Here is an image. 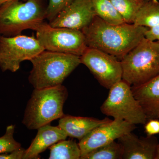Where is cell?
Instances as JSON below:
<instances>
[{"mask_svg": "<svg viewBox=\"0 0 159 159\" xmlns=\"http://www.w3.org/2000/svg\"><path fill=\"white\" fill-rule=\"evenodd\" d=\"M147 29L127 23L112 25L96 16L82 31L88 48L98 49L121 59L145 38Z\"/></svg>", "mask_w": 159, "mask_h": 159, "instance_id": "1", "label": "cell"}, {"mask_svg": "<svg viewBox=\"0 0 159 159\" xmlns=\"http://www.w3.org/2000/svg\"><path fill=\"white\" fill-rule=\"evenodd\" d=\"M30 61L32 68L28 79L34 89L61 85L81 64L79 56L47 50L41 52Z\"/></svg>", "mask_w": 159, "mask_h": 159, "instance_id": "2", "label": "cell"}, {"mask_svg": "<svg viewBox=\"0 0 159 159\" xmlns=\"http://www.w3.org/2000/svg\"><path fill=\"white\" fill-rule=\"evenodd\" d=\"M68 97L67 89L62 84L34 89L26 106L23 124L33 130L60 119L65 115L64 105Z\"/></svg>", "mask_w": 159, "mask_h": 159, "instance_id": "3", "label": "cell"}, {"mask_svg": "<svg viewBox=\"0 0 159 159\" xmlns=\"http://www.w3.org/2000/svg\"><path fill=\"white\" fill-rule=\"evenodd\" d=\"M11 0L0 6V35L14 36L35 30L46 19L48 0Z\"/></svg>", "mask_w": 159, "mask_h": 159, "instance_id": "4", "label": "cell"}, {"mask_svg": "<svg viewBox=\"0 0 159 159\" xmlns=\"http://www.w3.org/2000/svg\"><path fill=\"white\" fill-rule=\"evenodd\" d=\"M120 61L122 80L131 86L148 82L159 74V43L144 38Z\"/></svg>", "mask_w": 159, "mask_h": 159, "instance_id": "5", "label": "cell"}, {"mask_svg": "<svg viewBox=\"0 0 159 159\" xmlns=\"http://www.w3.org/2000/svg\"><path fill=\"white\" fill-rule=\"evenodd\" d=\"M109 90L108 97L100 107L102 113L135 125L147 122L144 110L134 97L129 84L122 80Z\"/></svg>", "mask_w": 159, "mask_h": 159, "instance_id": "6", "label": "cell"}, {"mask_svg": "<svg viewBox=\"0 0 159 159\" xmlns=\"http://www.w3.org/2000/svg\"><path fill=\"white\" fill-rule=\"evenodd\" d=\"M34 31L36 38L47 51L80 57L88 48L81 30L53 27L49 23L44 21Z\"/></svg>", "mask_w": 159, "mask_h": 159, "instance_id": "7", "label": "cell"}, {"mask_svg": "<svg viewBox=\"0 0 159 159\" xmlns=\"http://www.w3.org/2000/svg\"><path fill=\"white\" fill-rule=\"evenodd\" d=\"M45 49L36 38L0 35V69L15 73L25 61H31Z\"/></svg>", "mask_w": 159, "mask_h": 159, "instance_id": "8", "label": "cell"}, {"mask_svg": "<svg viewBox=\"0 0 159 159\" xmlns=\"http://www.w3.org/2000/svg\"><path fill=\"white\" fill-rule=\"evenodd\" d=\"M85 65L103 87L109 89L122 80L121 61L116 57L98 49L88 48L80 56Z\"/></svg>", "mask_w": 159, "mask_h": 159, "instance_id": "9", "label": "cell"}, {"mask_svg": "<svg viewBox=\"0 0 159 159\" xmlns=\"http://www.w3.org/2000/svg\"><path fill=\"white\" fill-rule=\"evenodd\" d=\"M135 128V125L119 119L111 120L96 127L80 140L78 144L81 157L98 147L118 140Z\"/></svg>", "mask_w": 159, "mask_h": 159, "instance_id": "10", "label": "cell"}, {"mask_svg": "<svg viewBox=\"0 0 159 159\" xmlns=\"http://www.w3.org/2000/svg\"><path fill=\"white\" fill-rule=\"evenodd\" d=\"M96 16L92 0H73L49 24L81 30L87 27Z\"/></svg>", "mask_w": 159, "mask_h": 159, "instance_id": "11", "label": "cell"}, {"mask_svg": "<svg viewBox=\"0 0 159 159\" xmlns=\"http://www.w3.org/2000/svg\"><path fill=\"white\" fill-rule=\"evenodd\" d=\"M122 145V159H155L159 143L156 137H139L130 132L118 139Z\"/></svg>", "mask_w": 159, "mask_h": 159, "instance_id": "12", "label": "cell"}, {"mask_svg": "<svg viewBox=\"0 0 159 159\" xmlns=\"http://www.w3.org/2000/svg\"><path fill=\"white\" fill-rule=\"evenodd\" d=\"M37 134L29 148L25 150L23 159H38L40 154L57 142L66 139L68 136L59 126L50 124L37 129Z\"/></svg>", "mask_w": 159, "mask_h": 159, "instance_id": "13", "label": "cell"}, {"mask_svg": "<svg viewBox=\"0 0 159 159\" xmlns=\"http://www.w3.org/2000/svg\"><path fill=\"white\" fill-rule=\"evenodd\" d=\"M134 97L142 106L147 119L159 118V74L141 85L131 86Z\"/></svg>", "mask_w": 159, "mask_h": 159, "instance_id": "14", "label": "cell"}, {"mask_svg": "<svg viewBox=\"0 0 159 159\" xmlns=\"http://www.w3.org/2000/svg\"><path fill=\"white\" fill-rule=\"evenodd\" d=\"M111 119H99L91 117L64 115L59 119L58 126L68 137L80 140L94 129L109 122Z\"/></svg>", "mask_w": 159, "mask_h": 159, "instance_id": "15", "label": "cell"}, {"mask_svg": "<svg viewBox=\"0 0 159 159\" xmlns=\"http://www.w3.org/2000/svg\"><path fill=\"white\" fill-rule=\"evenodd\" d=\"M159 23V2L147 0L137 12L133 24L150 28Z\"/></svg>", "mask_w": 159, "mask_h": 159, "instance_id": "16", "label": "cell"}, {"mask_svg": "<svg viewBox=\"0 0 159 159\" xmlns=\"http://www.w3.org/2000/svg\"><path fill=\"white\" fill-rule=\"evenodd\" d=\"M49 148L50 159H79L81 157L79 144L73 140H61Z\"/></svg>", "mask_w": 159, "mask_h": 159, "instance_id": "17", "label": "cell"}, {"mask_svg": "<svg viewBox=\"0 0 159 159\" xmlns=\"http://www.w3.org/2000/svg\"><path fill=\"white\" fill-rule=\"evenodd\" d=\"M96 16L112 25L125 23L111 0H92Z\"/></svg>", "mask_w": 159, "mask_h": 159, "instance_id": "18", "label": "cell"}, {"mask_svg": "<svg viewBox=\"0 0 159 159\" xmlns=\"http://www.w3.org/2000/svg\"><path fill=\"white\" fill-rule=\"evenodd\" d=\"M125 23L133 24L138 11L147 0H111Z\"/></svg>", "mask_w": 159, "mask_h": 159, "instance_id": "19", "label": "cell"}, {"mask_svg": "<svg viewBox=\"0 0 159 159\" xmlns=\"http://www.w3.org/2000/svg\"><path fill=\"white\" fill-rule=\"evenodd\" d=\"M122 145L116 141L100 146L81 157V159H122Z\"/></svg>", "mask_w": 159, "mask_h": 159, "instance_id": "20", "label": "cell"}, {"mask_svg": "<svg viewBox=\"0 0 159 159\" xmlns=\"http://www.w3.org/2000/svg\"><path fill=\"white\" fill-rule=\"evenodd\" d=\"M15 125L7 126L6 132L0 137V154L11 152L21 148V145L15 139L14 134Z\"/></svg>", "mask_w": 159, "mask_h": 159, "instance_id": "21", "label": "cell"}, {"mask_svg": "<svg viewBox=\"0 0 159 159\" xmlns=\"http://www.w3.org/2000/svg\"><path fill=\"white\" fill-rule=\"evenodd\" d=\"M46 19L49 22L70 5L73 0H48Z\"/></svg>", "mask_w": 159, "mask_h": 159, "instance_id": "22", "label": "cell"}, {"mask_svg": "<svg viewBox=\"0 0 159 159\" xmlns=\"http://www.w3.org/2000/svg\"><path fill=\"white\" fill-rule=\"evenodd\" d=\"M145 124L144 128L147 135L154 136L159 134V120L157 119H149V121Z\"/></svg>", "mask_w": 159, "mask_h": 159, "instance_id": "23", "label": "cell"}, {"mask_svg": "<svg viewBox=\"0 0 159 159\" xmlns=\"http://www.w3.org/2000/svg\"><path fill=\"white\" fill-rule=\"evenodd\" d=\"M25 150L21 147L11 152L0 154V159H23Z\"/></svg>", "mask_w": 159, "mask_h": 159, "instance_id": "24", "label": "cell"}, {"mask_svg": "<svg viewBox=\"0 0 159 159\" xmlns=\"http://www.w3.org/2000/svg\"><path fill=\"white\" fill-rule=\"evenodd\" d=\"M145 38L146 39L155 41H159V23L156 25L147 29L145 32Z\"/></svg>", "mask_w": 159, "mask_h": 159, "instance_id": "25", "label": "cell"}, {"mask_svg": "<svg viewBox=\"0 0 159 159\" xmlns=\"http://www.w3.org/2000/svg\"><path fill=\"white\" fill-rule=\"evenodd\" d=\"M155 159H159V143L157 146Z\"/></svg>", "mask_w": 159, "mask_h": 159, "instance_id": "26", "label": "cell"}, {"mask_svg": "<svg viewBox=\"0 0 159 159\" xmlns=\"http://www.w3.org/2000/svg\"><path fill=\"white\" fill-rule=\"evenodd\" d=\"M11 1V0H0V6H1L2 4L3 3L6 2H8V1Z\"/></svg>", "mask_w": 159, "mask_h": 159, "instance_id": "27", "label": "cell"}, {"mask_svg": "<svg viewBox=\"0 0 159 159\" xmlns=\"http://www.w3.org/2000/svg\"><path fill=\"white\" fill-rule=\"evenodd\" d=\"M157 42H158L159 43V41H157Z\"/></svg>", "mask_w": 159, "mask_h": 159, "instance_id": "28", "label": "cell"}]
</instances>
